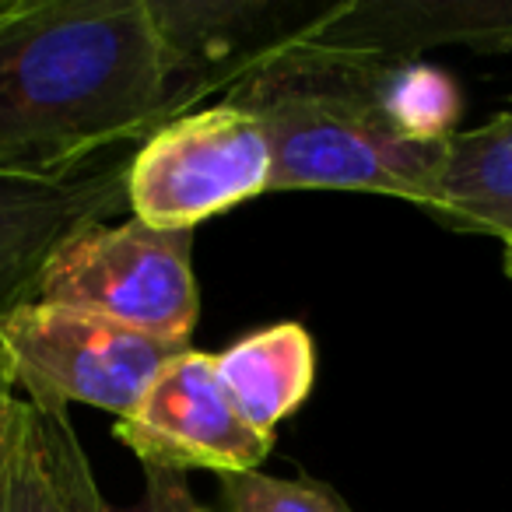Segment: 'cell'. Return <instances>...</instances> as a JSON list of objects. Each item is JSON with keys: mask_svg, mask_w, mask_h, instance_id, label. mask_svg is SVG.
Returning a JSON list of instances; mask_svg holds the SVG:
<instances>
[{"mask_svg": "<svg viewBox=\"0 0 512 512\" xmlns=\"http://www.w3.org/2000/svg\"><path fill=\"white\" fill-rule=\"evenodd\" d=\"M169 123L148 0H0V176L67 179Z\"/></svg>", "mask_w": 512, "mask_h": 512, "instance_id": "cell-1", "label": "cell"}, {"mask_svg": "<svg viewBox=\"0 0 512 512\" xmlns=\"http://www.w3.org/2000/svg\"><path fill=\"white\" fill-rule=\"evenodd\" d=\"M221 102L246 109L271 144L274 190H358L435 200L449 141L400 134L372 95V60L302 43Z\"/></svg>", "mask_w": 512, "mask_h": 512, "instance_id": "cell-2", "label": "cell"}, {"mask_svg": "<svg viewBox=\"0 0 512 512\" xmlns=\"http://www.w3.org/2000/svg\"><path fill=\"white\" fill-rule=\"evenodd\" d=\"M193 232L130 218L92 225L46 264L36 302L102 316L165 341H190L200 292L190 264Z\"/></svg>", "mask_w": 512, "mask_h": 512, "instance_id": "cell-3", "label": "cell"}, {"mask_svg": "<svg viewBox=\"0 0 512 512\" xmlns=\"http://www.w3.org/2000/svg\"><path fill=\"white\" fill-rule=\"evenodd\" d=\"M190 341H165L102 316L25 302L0 327V355L11 390L36 407L92 404L127 418L155 376Z\"/></svg>", "mask_w": 512, "mask_h": 512, "instance_id": "cell-4", "label": "cell"}, {"mask_svg": "<svg viewBox=\"0 0 512 512\" xmlns=\"http://www.w3.org/2000/svg\"><path fill=\"white\" fill-rule=\"evenodd\" d=\"M271 144L239 106H211L165 123L127 165V207L155 228L193 232L200 221L271 193Z\"/></svg>", "mask_w": 512, "mask_h": 512, "instance_id": "cell-5", "label": "cell"}, {"mask_svg": "<svg viewBox=\"0 0 512 512\" xmlns=\"http://www.w3.org/2000/svg\"><path fill=\"white\" fill-rule=\"evenodd\" d=\"M348 0H148L169 78V123L313 43Z\"/></svg>", "mask_w": 512, "mask_h": 512, "instance_id": "cell-6", "label": "cell"}, {"mask_svg": "<svg viewBox=\"0 0 512 512\" xmlns=\"http://www.w3.org/2000/svg\"><path fill=\"white\" fill-rule=\"evenodd\" d=\"M113 432L144 467L179 474L190 467L218 474L256 470L274 446V439L260 435L235 411L221 386L218 358L193 348L158 372L141 404L116 421Z\"/></svg>", "mask_w": 512, "mask_h": 512, "instance_id": "cell-7", "label": "cell"}, {"mask_svg": "<svg viewBox=\"0 0 512 512\" xmlns=\"http://www.w3.org/2000/svg\"><path fill=\"white\" fill-rule=\"evenodd\" d=\"M127 165L113 158L67 179L0 176V327L25 302H36L46 264L67 239L127 207ZM0 386L11 390L4 355Z\"/></svg>", "mask_w": 512, "mask_h": 512, "instance_id": "cell-8", "label": "cell"}, {"mask_svg": "<svg viewBox=\"0 0 512 512\" xmlns=\"http://www.w3.org/2000/svg\"><path fill=\"white\" fill-rule=\"evenodd\" d=\"M316 46L376 64H411L442 43L474 50H509L512 4L470 0H348L313 39Z\"/></svg>", "mask_w": 512, "mask_h": 512, "instance_id": "cell-9", "label": "cell"}, {"mask_svg": "<svg viewBox=\"0 0 512 512\" xmlns=\"http://www.w3.org/2000/svg\"><path fill=\"white\" fill-rule=\"evenodd\" d=\"M0 512H113L67 411L15 397L0 449Z\"/></svg>", "mask_w": 512, "mask_h": 512, "instance_id": "cell-10", "label": "cell"}, {"mask_svg": "<svg viewBox=\"0 0 512 512\" xmlns=\"http://www.w3.org/2000/svg\"><path fill=\"white\" fill-rule=\"evenodd\" d=\"M453 232L512 235V106L449 137L435 200L425 207Z\"/></svg>", "mask_w": 512, "mask_h": 512, "instance_id": "cell-11", "label": "cell"}, {"mask_svg": "<svg viewBox=\"0 0 512 512\" xmlns=\"http://www.w3.org/2000/svg\"><path fill=\"white\" fill-rule=\"evenodd\" d=\"M214 358L235 411L267 439L309 397L316 379L313 337L299 323L256 330Z\"/></svg>", "mask_w": 512, "mask_h": 512, "instance_id": "cell-12", "label": "cell"}, {"mask_svg": "<svg viewBox=\"0 0 512 512\" xmlns=\"http://www.w3.org/2000/svg\"><path fill=\"white\" fill-rule=\"evenodd\" d=\"M372 95L383 116L414 141H449L456 134L460 95L456 85L435 67L376 64L372 60Z\"/></svg>", "mask_w": 512, "mask_h": 512, "instance_id": "cell-13", "label": "cell"}, {"mask_svg": "<svg viewBox=\"0 0 512 512\" xmlns=\"http://www.w3.org/2000/svg\"><path fill=\"white\" fill-rule=\"evenodd\" d=\"M218 512H351L334 488L309 477H267L260 470L221 474Z\"/></svg>", "mask_w": 512, "mask_h": 512, "instance_id": "cell-14", "label": "cell"}, {"mask_svg": "<svg viewBox=\"0 0 512 512\" xmlns=\"http://www.w3.org/2000/svg\"><path fill=\"white\" fill-rule=\"evenodd\" d=\"M127 512H207L186 484V474L165 467H144V495Z\"/></svg>", "mask_w": 512, "mask_h": 512, "instance_id": "cell-15", "label": "cell"}, {"mask_svg": "<svg viewBox=\"0 0 512 512\" xmlns=\"http://www.w3.org/2000/svg\"><path fill=\"white\" fill-rule=\"evenodd\" d=\"M11 404H15V393L8 386H0V449H4V435H8V414Z\"/></svg>", "mask_w": 512, "mask_h": 512, "instance_id": "cell-16", "label": "cell"}, {"mask_svg": "<svg viewBox=\"0 0 512 512\" xmlns=\"http://www.w3.org/2000/svg\"><path fill=\"white\" fill-rule=\"evenodd\" d=\"M505 274L512 278V235L505 239Z\"/></svg>", "mask_w": 512, "mask_h": 512, "instance_id": "cell-17", "label": "cell"}]
</instances>
